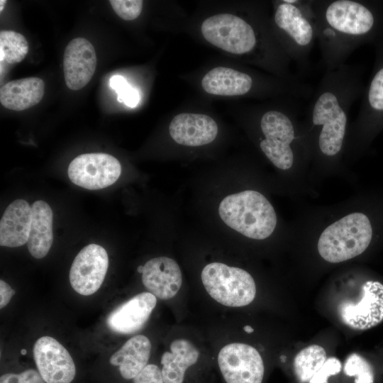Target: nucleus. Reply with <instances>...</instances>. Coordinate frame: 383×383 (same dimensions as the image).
Segmentation results:
<instances>
[{
  "instance_id": "1",
  "label": "nucleus",
  "mask_w": 383,
  "mask_h": 383,
  "mask_svg": "<svg viewBox=\"0 0 383 383\" xmlns=\"http://www.w3.org/2000/svg\"><path fill=\"white\" fill-rule=\"evenodd\" d=\"M321 62L338 68L360 45L383 33V16L374 3L360 0H309Z\"/></svg>"
},
{
  "instance_id": "2",
  "label": "nucleus",
  "mask_w": 383,
  "mask_h": 383,
  "mask_svg": "<svg viewBox=\"0 0 383 383\" xmlns=\"http://www.w3.org/2000/svg\"><path fill=\"white\" fill-rule=\"evenodd\" d=\"M362 90L356 67L345 63L325 71L306 109L310 129L316 132V146L323 156L334 157L341 152L349 111Z\"/></svg>"
},
{
  "instance_id": "3",
  "label": "nucleus",
  "mask_w": 383,
  "mask_h": 383,
  "mask_svg": "<svg viewBox=\"0 0 383 383\" xmlns=\"http://www.w3.org/2000/svg\"><path fill=\"white\" fill-rule=\"evenodd\" d=\"M273 22L280 47L302 72L309 67V55L317 39L309 1L274 3Z\"/></svg>"
},
{
  "instance_id": "4",
  "label": "nucleus",
  "mask_w": 383,
  "mask_h": 383,
  "mask_svg": "<svg viewBox=\"0 0 383 383\" xmlns=\"http://www.w3.org/2000/svg\"><path fill=\"white\" fill-rule=\"evenodd\" d=\"M218 213L228 226L255 240L269 237L277 225L273 206L264 195L254 190L226 196L219 204Z\"/></svg>"
},
{
  "instance_id": "5",
  "label": "nucleus",
  "mask_w": 383,
  "mask_h": 383,
  "mask_svg": "<svg viewBox=\"0 0 383 383\" xmlns=\"http://www.w3.org/2000/svg\"><path fill=\"white\" fill-rule=\"evenodd\" d=\"M372 237L368 217L362 213H353L328 226L319 237L317 248L325 260L341 262L362 254Z\"/></svg>"
},
{
  "instance_id": "6",
  "label": "nucleus",
  "mask_w": 383,
  "mask_h": 383,
  "mask_svg": "<svg viewBox=\"0 0 383 383\" xmlns=\"http://www.w3.org/2000/svg\"><path fill=\"white\" fill-rule=\"evenodd\" d=\"M298 101L284 109H270L260 118V128L264 138L260 148L277 168L287 170L294 162L293 146L296 140V112Z\"/></svg>"
},
{
  "instance_id": "7",
  "label": "nucleus",
  "mask_w": 383,
  "mask_h": 383,
  "mask_svg": "<svg viewBox=\"0 0 383 383\" xmlns=\"http://www.w3.org/2000/svg\"><path fill=\"white\" fill-rule=\"evenodd\" d=\"M201 279L209 295L221 305L241 307L256 295L252 277L245 270L222 262H211L202 270Z\"/></svg>"
},
{
  "instance_id": "8",
  "label": "nucleus",
  "mask_w": 383,
  "mask_h": 383,
  "mask_svg": "<svg viewBox=\"0 0 383 383\" xmlns=\"http://www.w3.org/2000/svg\"><path fill=\"white\" fill-rule=\"evenodd\" d=\"M201 29L208 42L233 54L251 53L259 45V35L253 25L233 14L210 16L204 21Z\"/></svg>"
},
{
  "instance_id": "9",
  "label": "nucleus",
  "mask_w": 383,
  "mask_h": 383,
  "mask_svg": "<svg viewBox=\"0 0 383 383\" xmlns=\"http://www.w3.org/2000/svg\"><path fill=\"white\" fill-rule=\"evenodd\" d=\"M217 360L226 383H262L264 362L254 347L243 343L227 344L220 350Z\"/></svg>"
},
{
  "instance_id": "10",
  "label": "nucleus",
  "mask_w": 383,
  "mask_h": 383,
  "mask_svg": "<svg viewBox=\"0 0 383 383\" xmlns=\"http://www.w3.org/2000/svg\"><path fill=\"white\" fill-rule=\"evenodd\" d=\"M67 174L74 184L89 190L114 184L121 174V165L113 156L103 152L85 153L74 158Z\"/></svg>"
},
{
  "instance_id": "11",
  "label": "nucleus",
  "mask_w": 383,
  "mask_h": 383,
  "mask_svg": "<svg viewBox=\"0 0 383 383\" xmlns=\"http://www.w3.org/2000/svg\"><path fill=\"white\" fill-rule=\"evenodd\" d=\"M109 267V257L101 245L91 243L75 257L70 270V282L78 294L89 296L101 286Z\"/></svg>"
},
{
  "instance_id": "12",
  "label": "nucleus",
  "mask_w": 383,
  "mask_h": 383,
  "mask_svg": "<svg viewBox=\"0 0 383 383\" xmlns=\"http://www.w3.org/2000/svg\"><path fill=\"white\" fill-rule=\"evenodd\" d=\"M33 350L38 371L46 383H70L74 379V360L56 339L43 336L35 341Z\"/></svg>"
},
{
  "instance_id": "13",
  "label": "nucleus",
  "mask_w": 383,
  "mask_h": 383,
  "mask_svg": "<svg viewBox=\"0 0 383 383\" xmlns=\"http://www.w3.org/2000/svg\"><path fill=\"white\" fill-rule=\"evenodd\" d=\"M340 314L345 324L355 329H367L379 323L383 320V285L367 282L360 301L344 302Z\"/></svg>"
},
{
  "instance_id": "14",
  "label": "nucleus",
  "mask_w": 383,
  "mask_h": 383,
  "mask_svg": "<svg viewBox=\"0 0 383 383\" xmlns=\"http://www.w3.org/2000/svg\"><path fill=\"white\" fill-rule=\"evenodd\" d=\"M97 58L93 45L84 38H76L66 46L63 70L67 87L72 90L84 88L91 79Z\"/></svg>"
},
{
  "instance_id": "15",
  "label": "nucleus",
  "mask_w": 383,
  "mask_h": 383,
  "mask_svg": "<svg viewBox=\"0 0 383 383\" xmlns=\"http://www.w3.org/2000/svg\"><path fill=\"white\" fill-rule=\"evenodd\" d=\"M141 274L144 287L156 298L162 300L173 298L182 284V274L179 265L168 257L149 260L143 265Z\"/></svg>"
},
{
  "instance_id": "16",
  "label": "nucleus",
  "mask_w": 383,
  "mask_h": 383,
  "mask_svg": "<svg viewBox=\"0 0 383 383\" xmlns=\"http://www.w3.org/2000/svg\"><path fill=\"white\" fill-rule=\"evenodd\" d=\"M156 304V296L149 292L138 294L111 312L106 325L115 333H135L147 322Z\"/></svg>"
},
{
  "instance_id": "17",
  "label": "nucleus",
  "mask_w": 383,
  "mask_h": 383,
  "mask_svg": "<svg viewBox=\"0 0 383 383\" xmlns=\"http://www.w3.org/2000/svg\"><path fill=\"white\" fill-rule=\"evenodd\" d=\"M218 131L215 121L201 113H179L169 126L170 135L174 142L192 147L211 143L216 138Z\"/></svg>"
},
{
  "instance_id": "18",
  "label": "nucleus",
  "mask_w": 383,
  "mask_h": 383,
  "mask_svg": "<svg viewBox=\"0 0 383 383\" xmlns=\"http://www.w3.org/2000/svg\"><path fill=\"white\" fill-rule=\"evenodd\" d=\"M32 222V209L23 199L12 201L0 221V245L16 248L27 243Z\"/></svg>"
},
{
  "instance_id": "19",
  "label": "nucleus",
  "mask_w": 383,
  "mask_h": 383,
  "mask_svg": "<svg viewBox=\"0 0 383 383\" xmlns=\"http://www.w3.org/2000/svg\"><path fill=\"white\" fill-rule=\"evenodd\" d=\"M203 89L219 96H241L249 93L254 86L253 77L248 73L226 67L209 71L201 80Z\"/></svg>"
},
{
  "instance_id": "20",
  "label": "nucleus",
  "mask_w": 383,
  "mask_h": 383,
  "mask_svg": "<svg viewBox=\"0 0 383 383\" xmlns=\"http://www.w3.org/2000/svg\"><path fill=\"white\" fill-rule=\"evenodd\" d=\"M151 343L144 335H136L128 339L110 357V363L118 367L125 379H133L148 362Z\"/></svg>"
},
{
  "instance_id": "21",
  "label": "nucleus",
  "mask_w": 383,
  "mask_h": 383,
  "mask_svg": "<svg viewBox=\"0 0 383 383\" xmlns=\"http://www.w3.org/2000/svg\"><path fill=\"white\" fill-rule=\"evenodd\" d=\"M199 357L198 348L189 340H173L170 350L161 357V372L165 383H183L189 367L195 365Z\"/></svg>"
},
{
  "instance_id": "22",
  "label": "nucleus",
  "mask_w": 383,
  "mask_h": 383,
  "mask_svg": "<svg viewBox=\"0 0 383 383\" xmlns=\"http://www.w3.org/2000/svg\"><path fill=\"white\" fill-rule=\"evenodd\" d=\"M44 91V82L38 77L10 81L1 87L0 102L8 109L23 111L38 104Z\"/></svg>"
},
{
  "instance_id": "23",
  "label": "nucleus",
  "mask_w": 383,
  "mask_h": 383,
  "mask_svg": "<svg viewBox=\"0 0 383 383\" xmlns=\"http://www.w3.org/2000/svg\"><path fill=\"white\" fill-rule=\"evenodd\" d=\"M32 222L27 247L30 255L36 258L44 257L52 242L53 213L44 201H35L32 206Z\"/></svg>"
},
{
  "instance_id": "24",
  "label": "nucleus",
  "mask_w": 383,
  "mask_h": 383,
  "mask_svg": "<svg viewBox=\"0 0 383 383\" xmlns=\"http://www.w3.org/2000/svg\"><path fill=\"white\" fill-rule=\"evenodd\" d=\"M383 121V61L374 72L365 91L360 110L358 125L374 123Z\"/></svg>"
},
{
  "instance_id": "25",
  "label": "nucleus",
  "mask_w": 383,
  "mask_h": 383,
  "mask_svg": "<svg viewBox=\"0 0 383 383\" xmlns=\"http://www.w3.org/2000/svg\"><path fill=\"white\" fill-rule=\"evenodd\" d=\"M327 360L325 349L318 345H309L299 351L294 357V370L301 383L309 382Z\"/></svg>"
},
{
  "instance_id": "26",
  "label": "nucleus",
  "mask_w": 383,
  "mask_h": 383,
  "mask_svg": "<svg viewBox=\"0 0 383 383\" xmlns=\"http://www.w3.org/2000/svg\"><path fill=\"white\" fill-rule=\"evenodd\" d=\"M28 43L21 33L13 30L0 32V58L10 64L18 63L28 52Z\"/></svg>"
},
{
  "instance_id": "27",
  "label": "nucleus",
  "mask_w": 383,
  "mask_h": 383,
  "mask_svg": "<svg viewBox=\"0 0 383 383\" xmlns=\"http://www.w3.org/2000/svg\"><path fill=\"white\" fill-rule=\"evenodd\" d=\"M345 374L355 377L354 383H374V373L370 362L357 353L350 355L345 362Z\"/></svg>"
},
{
  "instance_id": "28",
  "label": "nucleus",
  "mask_w": 383,
  "mask_h": 383,
  "mask_svg": "<svg viewBox=\"0 0 383 383\" xmlns=\"http://www.w3.org/2000/svg\"><path fill=\"white\" fill-rule=\"evenodd\" d=\"M110 87L116 91L118 102H123L131 108H134L139 104L140 100L139 91L129 84L123 77L113 76L110 79Z\"/></svg>"
},
{
  "instance_id": "29",
  "label": "nucleus",
  "mask_w": 383,
  "mask_h": 383,
  "mask_svg": "<svg viewBox=\"0 0 383 383\" xmlns=\"http://www.w3.org/2000/svg\"><path fill=\"white\" fill-rule=\"evenodd\" d=\"M109 2L116 13L125 21L137 18L143 4L141 0H111Z\"/></svg>"
},
{
  "instance_id": "30",
  "label": "nucleus",
  "mask_w": 383,
  "mask_h": 383,
  "mask_svg": "<svg viewBox=\"0 0 383 383\" xmlns=\"http://www.w3.org/2000/svg\"><path fill=\"white\" fill-rule=\"evenodd\" d=\"M0 383H46L38 371L28 369L20 373H6L0 377Z\"/></svg>"
},
{
  "instance_id": "31",
  "label": "nucleus",
  "mask_w": 383,
  "mask_h": 383,
  "mask_svg": "<svg viewBox=\"0 0 383 383\" xmlns=\"http://www.w3.org/2000/svg\"><path fill=\"white\" fill-rule=\"evenodd\" d=\"M340 370L341 363L338 359L327 358L321 367L311 377L309 383H328V379L338 374Z\"/></svg>"
},
{
  "instance_id": "32",
  "label": "nucleus",
  "mask_w": 383,
  "mask_h": 383,
  "mask_svg": "<svg viewBox=\"0 0 383 383\" xmlns=\"http://www.w3.org/2000/svg\"><path fill=\"white\" fill-rule=\"evenodd\" d=\"M134 383H165L161 369L155 364H148L133 379Z\"/></svg>"
},
{
  "instance_id": "33",
  "label": "nucleus",
  "mask_w": 383,
  "mask_h": 383,
  "mask_svg": "<svg viewBox=\"0 0 383 383\" xmlns=\"http://www.w3.org/2000/svg\"><path fill=\"white\" fill-rule=\"evenodd\" d=\"M15 291L5 281L0 280V308L3 309L10 301Z\"/></svg>"
},
{
  "instance_id": "34",
  "label": "nucleus",
  "mask_w": 383,
  "mask_h": 383,
  "mask_svg": "<svg viewBox=\"0 0 383 383\" xmlns=\"http://www.w3.org/2000/svg\"><path fill=\"white\" fill-rule=\"evenodd\" d=\"M6 4V0H1L0 1V11L1 12L4 10Z\"/></svg>"
},
{
  "instance_id": "35",
  "label": "nucleus",
  "mask_w": 383,
  "mask_h": 383,
  "mask_svg": "<svg viewBox=\"0 0 383 383\" xmlns=\"http://www.w3.org/2000/svg\"><path fill=\"white\" fill-rule=\"evenodd\" d=\"M143 269V266L140 265L138 267V272L140 273H142Z\"/></svg>"
},
{
  "instance_id": "36",
  "label": "nucleus",
  "mask_w": 383,
  "mask_h": 383,
  "mask_svg": "<svg viewBox=\"0 0 383 383\" xmlns=\"http://www.w3.org/2000/svg\"><path fill=\"white\" fill-rule=\"evenodd\" d=\"M21 353L23 354V355L26 354V350H24V349H23V350H21Z\"/></svg>"
}]
</instances>
